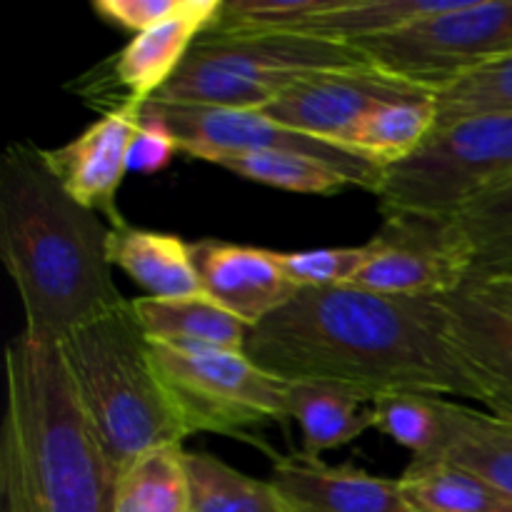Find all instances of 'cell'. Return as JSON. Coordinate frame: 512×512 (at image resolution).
<instances>
[{"label":"cell","mask_w":512,"mask_h":512,"mask_svg":"<svg viewBox=\"0 0 512 512\" xmlns=\"http://www.w3.org/2000/svg\"><path fill=\"white\" fill-rule=\"evenodd\" d=\"M145 115L163 120L170 133L178 140L180 153L195 160H213L218 155L235 153H265V150H283V153H303L325 160L343 170L355 188L378 193L385 168L360 158V155L340 150L310 135L295 133L285 125L275 123L263 110L243 108H215V105H180L148 100Z\"/></svg>","instance_id":"9c48e42d"},{"label":"cell","mask_w":512,"mask_h":512,"mask_svg":"<svg viewBox=\"0 0 512 512\" xmlns=\"http://www.w3.org/2000/svg\"><path fill=\"white\" fill-rule=\"evenodd\" d=\"M450 225L468 253V280L512 273V178L478 195Z\"/></svg>","instance_id":"cb8c5ba5"},{"label":"cell","mask_w":512,"mask_h":512,"mask_svg":"<svg viewBox=\"0 0 512 512\" xmlns=\"http://www.w3.org/2000/svg\"><path fill=\"white\" fill-rule=\"evenodd\" d=\"M168 398L185 433L245 438L265 425L288 423V383L245 350H185L150 343Z\"/></svg>","instance_id":"52a82bcc"},{"label":"cell","mask_w":512,"mask_h":512,"mask_svg":"<svg viewBox=\"0 0 512 512\" xmlns=\"http://www.w3.org/2000/svg\"><path fill=\"white\" fill-rule=\"evenodd\" d=\"M288 410L303 433V453L313 458L343 448L373 428V403L338 385L288 383Z\"/></svg>","instance_id":"ffe728a7"},{"label":"cell","mask_w":512,"mask_h":512,"mask_svg":"<svg viewBox=\"0 0 512 512\" xmlns=\"http://www.w3.org/2000/svg\"><path fill=\"white\" fill-rule=\"evenodd\" d=\"M335 0H223L210 35L298 33Z\"/></svg>","instance_id":"f1b7e54d"},{"label":"cell","mask_w":512,"mask_h":512,"mask_svg":"<svg viewBox=\"0 0 512 512\" xmlns=\"http://www.w3.org/2000/svg\"><path fill=\"white\" fill-rule=\"evenodd\" d=\"M188 512H190V510H188Z\"/></svg>","instance_id":"d590c367"},{"label":"cell","mask_w":512,"mask_h":512,"mask_svg":"<svg viewBox=\"0 0 512 512\" xmlns=\"http://www.w3.org/2000/svg\"><path fill=\"white\" fill-rule=\"evenodd\" d=\"M190 512H293L270 480H255L213 453L185 450Z\"/></svg>","instance_id":"d4e9b609"},{"label":"cell","mask_w":512,"mask_h":512,"mask_svg":"<svg viewBox=\"0 0 512 512\" xmlns=\"http://www.w3.org/2000/svg\"><path fill=\"white\" fill-rule=\"evenodd\" d=\"M355 48L383 73L438 95L512 53V0H458L445 13Z\"/></svg>","instance_id":"ba28073f"},{"label":"cell","mask_w":512,"mask_h":512,"mask_svg":"<svg viewBox=\"0 0 512 512\" xmlns=\"http://www.w3.org/2000/svg\"><path fill=\"white\" fill-rule=\"evenodd\" d=\"M190 485L183 445L140 455L118 475L115 512H188Z\"/></svg>","instance_id":"484cf974"},{"label":"cell","mask_w":512,"mask_h":512,"mask_svg":"<svg viewBox=\"0 0 512 512\" xmlns=\"http://www.w3.org/2000/svg\"><path fill=\"white\" fill-rule=\"evenodd\" d=\"M413 512H512V495L448 458H420L398 478Z\"/></svg>","instance_id":"44dd1931"},{"label":"cell","mask_w":512,"mask_h":512,"mask_svg":"<svg viewBox=\"0 0 512 512\" xmlns=\"http://www.w3.org/2000/svg\"><path fill=\"white\" fill-rule=\"evenodd\" d=\"M115 488L58 345L15 335L5 348L0 512H115Z\"/></svg>","instance_id":"3957f363"},{"label":"cell","mask_w":512,"mask_h":512,"mask_svg":"<svg viewBox=\"0 0 512 512\" xmlns=\"http://www.w3.org/2000/svg\"><path fill=\"white\" fill-rule=\"evenodd\" d=\"M440 395L388 393L373 400V428L388 435L415 460L435 458L443 443Z\"/></svg>","instance_id":"83f0119b"},{"label":"cell","mask_w":512,"mask_h":512,"mask_svg":"<svg viewBox=\"0 0 512 512\" xmlns=\"http://www.w3.org/2000/svg\"><path fill=\"white\" fill-rule=\"evenodd\" d=\"M458 0H335L298 33L360 45L450 10Z\"/></svg>","instance_id":"7402d4cb"},{"label":"cell","mask_w":512,"mask_h":512,"mask_svg":"<svg viewBox=\"0 0 512 512\" xmlns=\"http://www.w3.org/2000/svg\"><path fill=\"white\" fill-rule=\"evenodd\" d=\"M245 355L285 383L478 400L443 328L438 298H398L355 285L303 288L250 328Z\"/></svg>","instance_id":"6da1fadb"},{"label":"cell","mask_w":512,"mask_h":512,"mask_svg":"<svg viewBox=\"0 0 512 512\" xmlns=\"http://www.w3.org/2000/svg\"><path fill=\"white\" fill-rule=\"evenodd\" d=\"M438 128L488 113H512V53L435 95Z\"/></svg>","instance_id":"f546056e"},{"label":"cell","mask_w":512,"mask_h":512,"mask_svg":"<svg viewBox=\"0 0 512 512\" xmlns=\"http://www.w3.org/2000/svg\"><path fill=\"white\" fill-rule=\"evenodd\" d=\"M280 265L295 288H340L353 285L368 258V243L355 248H318L278 253Z\"/></svg>","instance_id":"4dcf8cb0"},{"label":"cell","mask_w":512,"mask_h":512,"mask_svg":"<svg viewBox=\"0 0 512 512\" xmlns=\"http://www.w3.org/2000/svg\"><path fill=\"white\" fill-rule=\"evenodd\" d=\"M475 288L483 290L488 298L498 300L500 305L512 310V275H495V278H480V280H468Z\"/></svg>","instance_id":"836d02e7"},{"label":"cell","mask_w":512,"mask_h":512,"mask_svg":"<svg viewBox=\"0 0 512 512\" xmlns=\"http://www.w3.org/2000/svg\"><path fill=\"white\" fill-rule=\"evenodd\" d=\"M438 128L435 95L378 105L360 120L348 150L380 168L410 158Z\"/></svg>","instance_id":"603a6c76"},{"label":"cell","mask_w":512,"mask_h":512,"mask_svg":"<svg viewBox=\"0 0 512 512\" xmlns=\"http://www.w3.org/2000/svg\"><path fill=\"white\" fill-rule=\"evenodd\" d=\"M423 95L433 93L363 63L308 75L265 105L263 113L295 133L348 150L350 138L370 110Z\"/></svg>","instance_id":"8fae6325"},{"label":"cell","mask_w":512,"mask_h":512,"mask_svg":"<svg viewBox=\"0 0 512 512\" xmlns=\"http://www.w3.org/2000/svg\"><path fill=\"white\" fill-rule=\"evenodd\" d=\"M180 153L178 140L170 133L168 125L163 120L153 118V115H145L138 125V133H135L133 145H130L128 155V168L130 173L140 175H153L160 173L163 168H168L173 155Z\"/></svg>","instance_id":"1f68e13d"},{"label":"cell","mask_w":512,"mask_h":512,"mask_svg":"<svg viewBox=\"0 0 512 512\" xmlns=\"http://www.w3.org/2000/svg\"><path fill=\"white\" fill-rule=\"evenodd\" d=\"M508 275H512V273H508ZM493 278H495V275H493Z\"/></svg>","instance_id":"e575fe53"},{"label":"cell","mask_w":512,"mask_h":512,"mask_svg":"<svg viewBox=\"0 0 512 512\" xmlns=\"http://www.w3.org/2000/svg\"><path fill=\"white\" fill-rule=\"evenodd\" d=\"M183 0H95L93 10L100 20L130 33H143L175 15Z\"/></svg>","instance_id":"d6a6232c"},{"label":"cell","mask_w":512,"mask_h":512,"mask_svg":"<svg viewBox=\"0 0 512 512\" xmlns=\"http://www.w3.org/2000/svg\"><path fill=\"white\" fill-rule=\"evenodd\" d=\"M448 343L480 393V405L512 418V310L473 283L438 298Z\"/></svg>","instance_id":"7c38bea8"},{"label":"cell","mask_w":512,"mask_h":512,"mask_svg":"<svg viewBox=\"0 0 512 512\" xmlns=\"http://www.w3.org/2000/svg\"><path fill=\"white\" fill-rule=\"evenodd\" d=\"M512 178V113H488L435 128L410 158L385 168L383 218L453 220L478 195Z\"/></svg>","instance_id":"8992f818"},{"label":"cell","mask_w":512,"mask_h":512,"mask_svg":"<svg viewBox=\"0 0 512 512\" xmlns=\"http://www.w3.org/2000/svg\"><path fill=\"white\" fill-rule=\"evenodd\" d=\"M110 265H118L148 298H193L205 295L195 270L190 243L173 233L118 225L108 240Z\"/></svg>","instance_id":"ac0fdd59"},{"label":"cell","mask_w":512,"mask_h":512,"mask_svg":"<svg viewBox=\"0 0 512 512\" xmlns=\"http://www.w3.org/2000/svg\"><path fill=\"white\" fill-rule=\"evenodd\" d=\"M110 230L63 188L43 150L8 145L0 160V260L18 290L28 338L58 345L123 303L110 278Z\"/></svg>","instance_id":"7a4b0ae2"},{"label":"cell","mask_w":512,"mask_h":512,"mask_svg":"<svg viewBox=\"0 0 512 512\" xmlns=\"http://www.w3.org/2000/svg\"><path fill=\"white\" fill-rule=\"evenodd\" d=\"M195 270L210 300L255 328L283 308L300 288L290 283L275 250L228 240H193Z\"/></svg>","instance_id":"5bb4252c"},{"label":"cell","mask_w":512,"mask_h":512,"mask_svg":"<svg viewBox=\"0 0 512 512\" xmlns=\"http://www.w3.org/2000/svg\"><path fill=\"white\" fill-rule=\"evenodd\" d=\"M133 313L145 338L185 350H245L250 325L220 308L208 295L193 298H135Z\"/></svg>","instance_id":"e0dca14e"},{"label":"cell","mask_w":512,"mask_h":512,"mask_svg":"<svg viewBox=\"0 0 512 512\" xmlns=\"http://www.w3.org/2000/svg\"><path fill=\"white\" fill-rule=\"evenodd\" d=\"M468 278V253L450 220L385 218L353 285L398 298H440Z\"/></svg>","instance_id":"30bf717a"},{"label":"cell","mask_w":512,"mask_h":512,"mask_svg":"<svg viewBox=\"0 0 512 512\" xmlns=\"http://www.w3.org/2000/svg\"><path fill=\"white\" fill-rule=\"evenodd\" d=\"M363 63L368 60L355 45L305 33H205L153 100L263 110L308 75Z\"/></svg>","instance_id":"5b68a950"},{"label":"cell","mask_w":512,"mask_h":512,"mask_svg":"<svg viewBox=\"0 0 512 512\" xmlns=\"http://www.w3.org/2000/svg\"><path fill=\"white\" fill-rule=\"evenodd\" d=\"M223 0H183L180 10L150 30L133 35L115 55L113 75L130 103L145 105L173 80L193 45L213 28Z\"/></svg>","instance_id":"2e32d148"},{"label":"cell","mask_w":512,"mask_h":512,"mask_svg":"<svg viewBox=\"0 0 512 512\" xmlns=\"http://www.w3.org/2000/svg\"><path fill=\"white\" fill-rule=\"evenodd\" d=\"M270 483L293 512H413L398 480L305 453L275 458Z\"/></svg>","instance_id":"9a60e30c"},{"label":"cell","mask_w":512,"mask_h":512,"mask_svg":"<svg viewBox=\"0 0 512 512\" xmlns=\"http://www.w3.org/2000/svg\"><path fill=\"white\" fill-rule=\"evenodd\" d=\"M218 168L230 170L253 183L270 188L288 190L303 195H335L350 188L353 180L325 160L303 153H283V150H265V153H235L218 155L208 160Z\"/></svg>","instance_id":"4316f807"},{"label":"cell","mask_w":512,"mask_h":512,"mask_svg":"<svg viewBox=\"0 0 512 512\" xmlns=\"http://www.w3.org/2000/svg\"><path fill=\"white\" fill-rule=\"evenodd\" d=\"M443 443L435 458L475 470L512 495V418L440 398Z\"/></svg>","instance_id":"d6986e66"},{"label":"cell","mask_w":512,"mask_h":512,"mask_svg":"<svg viewBox=\"0 0 512 512\" xmlns=\"http://www.w3.org/2000/svg\"><path fill=\"white\" fill-rule=\"evenodd\" d=\"M58 350L115 473L150 450L188 440L130 300L75 328Z\"/></svg>","instance_id":"277c9868"},{"label":"cell","mask_w":512,"mask_h":512,"mask_svg":"<svg viewBox=\"0 0 512 512\" xmlns=\"http://www.w3.org/2000/svg\"><path fill=\"white\" fill-rule=\"evenodd\" d=\"M145 105L130 100L108 110L78 138L60 148L43 150L50 170L63 188L85 208L103 215L113 228L125 225L118 210V190L130 173L128 155Z\"/></svg>","instance_id":"4fadbf2b"}]
</instances>
